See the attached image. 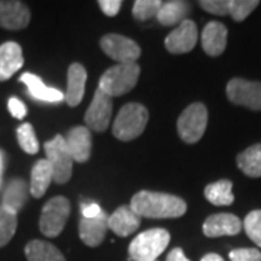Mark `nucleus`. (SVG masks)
Segmentation results:
<instances>
[{"mask_svg": "<svg viewBox=\"0 0 261 261\" xmlns=\"http://www.w3.org/2000/svg\"><path fill=\"white\" fill-rule=\"evenodd\" d=\"M130 209L140 218L167 219L180 218L186 214V202L174 195L141 190L130 199Z\"/></svg>", "mask_w": 261, "mask_h": 261, "instance_id": "f257e3e1", "label": "nucleus"}, {"mask_svg": "<svg viewBox=\"0 0 261 261\" xmlns=\"http://www.w3.org/2000/svg\"><path fill=\"white\" fill-rule=\"evenodd\" d=\"M148 123V111L141 103L130 102L122 106L113 122L112 132L115 138L121 141H132L138 138Z\"/></svg>", "mask_w": 261, "mask_h": 261, "instance_id": "f03ea898", "label": "nucleus"}, {"mask_svg": "<svg viewBox=\"0 0 261 261\" xmlns=\"http://www.w3.org/2000/svg\"><path fill=\"white\" fill-rule=\"evenodd\" d=\"M140 74V65L135 63L113 65L102 74L99 80V89L111 97H118L126 94L137 86Z\"/></svg>", "mask_w": 261, "mask_h": 261, "instance_id": "7ed1b4c3", "label": "nucleus"}, {"mask_svg": "<svg viewBox=\"0 0 261 261\" xmlns=\"http://www.w3.org/2000/svg\"><path fill=\"white\" fill-rule=\"evenodd\" d=\"M170 244V233L163 228H154L137 235L129 244L130 261H157Z\"/></svg>", "mask_w": 261, "mask_h": 261, "instance_id": "20e7f679", "label": "nucleus"}, {"mask_svg": "<svg viewBox=\"0 0 261 261\" xmlns=\"http://www.w3.org/2000/svg\"><path fill=\"white\" fill-rule=\"evenodd\" d=\"M71 212L70 200L64 196H56L49 199L42 207L39 218V231L48 238L58 237L64 229L65 222Z\"/></svg>", "mask_w": 261, "mask_h": 261, "instance_id": "39448f33", "label": "nucleus"}, {"mask_svg": "<svg viewBox=\"0 0 261 261\" xmlns=\"http://www.w3.org/2000/svg\"><path fill=\"white\" fill-rule=\"evenodd\" d=\"M207 126V109L203 103L189 105L178 116L177 132L186 144H196L205 134Z\"/></svg>", "mask_w": 261, "mask_h": 261, "instance_id": "423d86ee", "label": "nucleus"}, {"mask_svg": "<svg viewBox=\"0 0 261 261\" xmlns=\"http://www.w3.org/2000/svg\"><path fill=\"white\" fill-rule=\"evenodd\" d=\"M44 149L47 154L48 163L51 164L54 171V181L58 185H65L71 178L74 161L67 147L65 138L63 135H57L44 144Z\"/></svg>", "mask_w": 261, "mask_h": 261, "instance_id": "0eeeda50", "label": "nucleus"}, {"mask_svg": "<svg viewBox=\"0 0 261 261\" xmlns=\"http://www.w3.org/2000/svg\"><path fill=\"white\" fill-rule=\"evenodd\" d=\"M229 102L250 111H261V82H250L240 77L231 79L226 84Z\"/></svg>", "mask_w": 261, "mask_h": 261, "instance_id": "6e6552de", "label": "nucleus"}, {"mask_svg": "<svg viewBox=\"0 0 261 261\" xmlns=\"http://www.w3.org/2000/svg\"><path fill=\"white\" fill-rule=\"evenodd\" d=\"M102 51L119 64H132L141 56L140 45L130 39L119 34H108L100 39Z\"/></svg>", "mask_w": 261, "mask_h": 261, "instance_id": "1a4fd4ad", "label": "nucleus"}, {"mask_svg": "<svg viewBox=\"0 0 261 261\" xmlns=\"http://www.w3.org/2000/svg\"><path fill=\"white\" fill-rule=\"evenodd\" d=\"M111 116H112V97L103 93L97 87L94 92L93 100L86 111L84 122L89 129L94 132H105L111 123Z\"/></svg>", "mask_w": 261, "mask_h": 261, "instance_id": "9d476101", "label": "nucleus"}, {"mask_svg": "<svg viewBox=\"0 0 261 261\" xmlns=\"http://www.w3.org/2000/svg\"><path fill=\"white\" fill-rule=\"evenodd\" d=\"M197 42V27L193 20L186 19L177 28L173 29L166 38L164 45L171 54H186L196 47Z\"/></svg>", "mask_w": 261, "mask_h": 261, "instance_id": "9b49d317", "label": "nucleus"}, {"mask_svg": "<svg viewBox=\"0 0 261 261\" xmlns=\"http://www.w3.org/2000/svg\"><path fill=\"white\" fill-rule=\"evenodd\" d=\"M31 22L29 8L18 0H0V28L19 31Z\"/></svg>", "mask_w": 261, "mask_h": 261, "instance_id": "f8f14e48", "label": "nucleus"}, {"mask_svg": "<svg viewBox=\"0 0 261 261\" xmlns=\"http://www.w3.org/2000/svg\"><path fill=\"white\" fill-rule=\"evenodd\" d=\"M203 233L207 238H219L225 235H238L243 229L241 219L233 214H215L206 218L203 222Z\"/></svg>", "mask_w": 261, "mask_h": 261, "instance_id": "ddd939ff", "label": "nucleus"}, {"mask_svg": "<svg viewBox=\"0 0 261 261\" xmlns=\"http://www.w3.org/2000/svg\"><path fill=\"white\" fill-rule=\"evenodd\" d=\"M70 154L77 163H86L92 154V134L87 126H74L64 137Z\"/></svg>", "mask_w": 261, "mask_h": 261, "instance_id": "4468645a", "label": "nucleus"}, {"mask_svg": "<svg viewBox=\"0 0 261 261\" xmlns=\"http://www.w3.org/2000/svg\"><path fill=\"white\" fill-rule=\"evenodd\" d=\"M228 29L218 20H211L202 31V48L209 57H219L226 48Z\"/></svg>", "mask_w": 261, "mask_h": 261, "instance_id": "2eb2a0df", "label": "nucleus"}, {"mask_svg": "<svg viewBox=\"0 0 261 261\" xmlns=\"http://www.w3.org/2000/svg\"><path fill=\"white\" fill-rule=\"evenodd\" d=\"M108 216L105 212L96 218H82L79 222V233L80 238L87 247H99L103 243L108 232Z\"/></svg>", "mask_w": 261, "mask_h": 261, "instance_id": "dca6fc26", "label": "nucleus"}, {"mask_svg": "<svg viewBox=\"0 0 261 261\" xmlns=\"http://www.w3.org/2000/svg\"><path fill=\"white\" fill-rule=\"evenodd\" d=\"M87 80V71L83 65L73 63L67 71V92L64 94V100L68 106L74 108L79 106L84 96V86Z\"/></svg>", "mask_w": 261, "mask_h": 261, "instance_id": "f3484780", "label": "nucleus"}, {"mask_svg": "<svg viewBox=\"0 0 261 261\" xmlns=\"http://www.w3.org/2000/svg\"><path fill=\"white\" fill-rule=\"evenodd\" d=\"M140 225L141 218L130 209V206H121L111 216H108V226L118 237H128L135 232Z\"/></svg>", "mask_w": 261, "mask_h": 261, "instance_id": "a211bd4d", "label": "nucleus"}, {"mask_svg": "<svg viewBox=\"0 0 261 261\" xmlns=\"http://www.w3.org/2000/svg\"><path fill=\"white\" fill-rule=\"evenodd\" d=\"M23 65L22 48L16 42H5L0 45V82L9 80Z\"/></svg>", "mask_w": 261, "mask_h": 261, "instance_id": "6ab92c4d", "label": "nucleus"}, {"mask_svg": "<svg viewBox=\"0 0 261 261\" xmlns=\"http://www.w3.org/2000/svg\"><path fill=\"white\" fill-rule=\"evenodd\" d=\"M19 80H20V83H23L28 87L29 94L37 100L49 103H57L64 100V93L63 92H60L58 89H54V87L45 86L44 82L38 75L32 74V73H23L19 77Z\"/></svg>", "mask_w": 261, "mask_h": 261, "instance_id": "aec40b11", "label": "nucleus"}, {"mask_svg": "<svg viewBox=\"0 0 261 261\" xmlns=\"http://www.w3.org/2000/svg\"><path fill=\"white\" fill-rule=\"evenodd\" d=\"M54 180V171L47 159L38 160L31 171V185L29 192L35 199H39L45 195L47 189Z\"/></svg>", "mask_w": 261, "mask_h": 261, "instance_id": "412c9836", "label": "nucleus"}, {"mask_svg": "<svg viewBox=\"0 0 261 261\" xmlns=\"http://www.w3.org/2000/svg\"><path fill=\"white\" fill-rule=\"evenodd\" d=\"M29 187L28 183L23 178H12L5 187L3 192V203L2 205L12 209L13 212L18 214L19 211L25 206L28 200Z\"/></svg>", "mask_w": 261, "mask_h": 261, "instance_id": "4be33fe9", "label": "nucleus"}, {"mask_svg": "<svg viewBox=\"0 0 261 261\" xmlns=\"http://www.w3.org/2000/svg\"><path fill=\"white\" fill-rule=\"evenodd\" d=\"M190 13V5L183 0H170L161 5L157 20L164 27L180 25L183 20H186Z\"/></svg>", "mask_w": 261, "mask_h": 261, "instance_id": "5701e85b", "label": "nucleus"}, {"mask_svg": "<svg viewBox=\"0 0 261 261\" xmlns=\"http://www.w3.org/2000/svg\"><path fill=\"white\" fill-rule=\"evenodd\" d=\"M28 261H65L64 255L56 245L41 240H32L25 247Z\"/></svg>", "mask_w": 261, "mask_h": 261, "instance_id": "b1692460", "label": "nucleus"}, {"mask_svg": "<svg viewBox=\"0 0 261 261\" xmlns=\"http://www.w3.org/2000/svg\"><path fill=\"white\" fill-rule=\"evenodd\" d=\"M237 166L245 176L261 177V144H254L237 155Z\"/></svg>", "mask_w": 261, "mask_h": 261, "instance_id": "393cba45", "label": "nucleus"}, {"mask_svg": "<svg viewBox=\"0 0 261 261\" xmlns=\"http://www.w3.org/2000/svg\"><path fill=\"white\" fill-rule=\"evenodd\" d=\"M205 197L209 203L215 206L232 205L235 200L232 193V181L224 178V180L207 185L205 187Z\"/></svg>", "mask_w": 261, "mask_h": 261, "instance_id": "a878e982", "label": "nucleus"}, {"mask_svg": "<svg viewBox=\"0 0 261 261\" xmlns=\"http://www.w3.org/2000/svg\"><path fill=\"white\" fill-rule=\"evenodd\" d=\"M18 228V214L0 205V247L10 243Z\"/></svg>", "mask_w": 261, "mask_h": 261, "instance_id": "bb28decb", "label": "nucleus"}, {"mask_svg": "<svg viewBox=\"0 0 261 261\" xmlns=\"http://www.w3.org/2000/svg\"><path fill=\"white\" fill-rule=\"evenodd\" d=\"M16 138H18L20 148L23 149L27 154H37L38 149H39V142L37 140L34 126L31 123L25 122L19 126L16 129Z\"/></svg>", "mask_w": 261, "mask_h": 261, "instance_id": "cd10ccee", "label": "nucleus"}, {"mask_svg": "<svg viewBox=\"0 0 261 261\" xmlns=\"http://www.w3.org/2000/svg\"><path fill=\"white\" fill-rule=\"evenodd\" d=\"M258 0H229L228 5V15L235 22H243L258 8Z\"/></svg>", "mask_w": 261, "mask_h": 261, "instance_id": "c85d7f7f", "label": "nucleus"}, {"mask_svg": "<svg viewBox=\"0 0 261 261\" xmlns=\"http://www.w3.org/2000/svg\"><path fill=\"white\" fill-rule=\"evenodd\" d=\"M163 2L161 0H137L132 8V15L138 20H148L151 18H157L160 8Z\"/></svg>", "mask_w": 261, "mask_h": 261, "instance_id": "c756f323", "label": "nucleus"}, {"mask_svg": "<svg viewBox=\"0 0 261 261\" xmlns=\"http://www.w3.org/2000/svg\"><path fill=\"white\" fill-rule=\"evenodd\" d=\"M243 228L252 243H255L261 248V211H252L245 216Z\"/></svg>", "mask_w": 261, "mask_h": 261, "instance_id": "7c9ffc66", "label": "nucleus"}, {"mask_svg": "<svg viewBox=\"0 0 261 261\" xmlns=\"http://www.w3.org/2000/svg\"><path fill=\"white\" fill-rule=\"evenodd\" d=\"M228 5L229 0H202L199 2V6L206 12L218 15V16H225L228 15Z\"/></svg>", "mask_w": 261, "mask_h": 261, "instance_id": "2f4dec72", "label": "nucleus"}, {"mask_svg": "<svg viewBox=\"0 0 261 261\" xmlns=\"http://www.w3.org/2000/svg\"><path fill=\"white\" fill-rule=\"evenodd\" d=\"M231 261H261V251L257 248H237L229 252Z\"/></svg>", "mask_w": 261, "mask_h": 261, "instance_id": "473e14b6", "label": "nucleus"}, {"mask_svg": "<svg viewBox=\"0 0 261 261\" xmlns=\"http://www.w3.org/2000/svg\"><path fill=\"white\" fill-rule=\"evenodd\" d=\"M8 108H9V112L12 113L13 118L16 119H23L27 116V106L22 100H19L18 97H10L9 102H8Z\"/></svg>", "mask_w": 261, "mask_h": 261, "instance_id": "72a5a7b5", "label": "nucleus"}, {"mask_svg": "<svg viewBox=\"0 0 261 261\" xmlns=\"http://www.w3.org/2000/svg\"><path fill=\"white\" fill-rule=\"evenodd\" d=\"M99 6L102 12L106 15V16H116L119 13L122 6L121 0H100L99 2Z\"/></svg>", "mask_w": 261, "mask_h": 261, "instance_id": "f704fd0d", "label": "nucleus"}, {"mask_svg": "<svg viewBox=\"0 0 261 261\" xmlns=\"http://www.w3.org/2000/svg\"><path fill=\"white\" fill-rule=\"evenodd\" d=\"M102 212V207L97 203H93V202L92 203H82V215H83V218H87V219L96 218Z\"/></svg>", "mask_w": 261, "mask_h": 261, "instance_id": "c9c22d12", "label": "nucleus"}, {"mask_svg": "<svg viewBox=\"0 0 261 261\" xmlns=\"http://www.w3.org/2000/svg\"><path fill=\"white\" fill-rule=\"evenodd\" d=\"M166 261H190V260H189L186 255H185V252H183L181 248H174V250H171V251L168 252L167 260Z\"/></svg>", "mask_w": 261, "mask_h": 261, "instance_id": "e433bc0d", "label": "nucleus"}, {"mask_svg": "<svg viewBox=\"0 0 261 261\" xmlns=\"http://www.w3.org/2000/svg\"><path fill=\"white\" fill-rule=\"evenodd\" d=\"M200 261H225L219 254H215V252H209V254H206L202 257V260Z\"/></svg>", "mask_w": 261, "mask_h": 261, "instance_id": "4c0bfd02", "label": "nucleus"}, {"mask_svg": "<svg viewBox=\"0 0 261 261\" xmlns=\"http://www.w3.org/2000/svg\"><path fill=\"white\" fill-rule=\"evenodd\" d=\"M5 160H6V154L0 149V186H2V177H3V170H5Z\"/></svg>", "mask_w": 261, "mask_h": 261, "instance_id": "58836bf2", "label": "nucleus"}, {"mask_svg": "<svg viewBox=\"0 0 261 261\" xmlns=\"http://www.w3.org/2000/svg\"><path fill=\"white\" fill-rule=\"evenodd\" d=\"M157 261H159V260H157Z\"/></svg>", "mask_w": 261, "mask_h": 261, "instance_id": "ea45409f", "label": "nucleus"}]
</instances>
